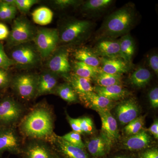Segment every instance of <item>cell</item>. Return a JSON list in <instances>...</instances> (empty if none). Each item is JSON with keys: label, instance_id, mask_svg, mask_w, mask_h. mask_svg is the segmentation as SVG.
Segmentation results:
<instances>
[{"label": "cell", "instance_id": "cell-1", "mask_svg": "<svg viewBox=\"0 0 158 158\" xmlns=\"http://www.w3.org/2000/svg\"><path fill=\"white\" fill-rule=\"evenodd\" d=\"M137 14L135 5L128 3L109 15L95 34L97 41L117 39L126 34L135 25Z\"/></svg>", "mask_w": 158, "mask_h": 158}, {"label": "cell", "instance_id": "cell-2", "mask_svg": "<svg viewBox=\"0 0 158 158\" xmlns=\"http://www.w3.org/2000/svg\"><path fill=\"white\" fill-rule=\"evenodd\" d=\"M94 27L91 21L73 18L66 20L58 29L59 43L64 46L81 44L90 38Z\"/></svg>", "mask_w": 158, "mask_h": 158}, {"label": "cell", "instance_id": "cell-3", "mask_svg": "<svg viewBox=\"0 0 158 158\" xmlns=\"http://www.w3.org/2000/svg\"><path fill=\"white\" fill-rule=\"evenodd\" d=\"M23 128L27 135L34 138L49 136L53 131V123L49 113L44 109L34 110L26 118Z\"/></svg>", "mask_w": 158, "mask_h": 158}, {"label": "cell", "instance_id": "cell-4", "mask_svg": "<svg viewBox=\"0 0 158 158\" xmlns=\"http://www.w3.org/2000/svg\"><path fill=\"white\" fill-rule=\"evenodd\" d=\"M34 26L26 18L20 17L13 22L12 29L7 39L10 48L33 41L36 33Z\"/></svg>", "mask_w": 158, "mask_h": 158}, {"label": "cell", "instance_id": "cell-5", "mask_svg": "<svg viewBox=\"0 0 158 158\" xmlns=\"http://www.w3.org/2000/svg\"><path fill=\"white\" fill-rule=\"evenodd\" d=\"M11 56L15 65L22 69L36 67L40 62L41 58L34 44L31 42L12 48Z\"/></svg>", "mask_w": 158, "mask_h": 158}, {"label": "cell", "instance_id": "cell-6", "mask_svg": "<svg viewBox=\"0 0 158 158\" xmlns=\"http://www.w3.org/2000/svg\"><path fill=\"white\" fill-rule=\"evenodd\" d=\"M33 41L41 58H48L56 49L59 44L58 29H40L36 31Z\"/></svg>", "mask_w": 158, "mask_h": 158}, {"label": "cell", "instance_id": "cell-7", "mask_svg": "<svg viewBox=\"0 0 158 158\" xmlns=\"http://www.w3.org/2000/svg\"><path fill=\"white\" fill-rule=\"evenodd\" d=\"M69 52L65 47L56 49L48 61L49 71L67 78L71 73L72 67L69 62Z\"/></svg>", "mask_w": 158, "mask_h": 158}, {"label": "cell", "instance_id": "cell-8", "mask_svg": "<svg viewBox=\"0 0 158 158\" xmlns=\"http://www.w3.org/2000/svg\"><path fill=\"white\" fill-rule=\"evenodd\" d=\"M37 80L38 77L33 74H23L15 77L13 86L21 97L30 99L36 93Z\"/></svg>", "mask_w": 158, "mask_h": 158}, {"label": "cell", "instance_id": "cell-9", "mask_svg": "<svg viewBox=\"0 0 158 158\" xmlns=\"http://www.w3.org/2000/svg\"><path fill=\"white\" fill-rule=\"evenodd\" d=\"M102 121L101 136L110 147L119 138L117 121L110 111H98Z\"/></svg>", "mask_w": 158, "mask_h": 158}, {"label": "cell", "instance_id": "cell-10", "mask_svg": "<svg viewBox=\"0 0 158 158\" xmlns=\"http://www.w3.org/2000/svg\"><path fill=\"white\" fill-rule=\"evenodd\" d=\"M93 52L101 58H121L119 40L117 39H104L97 41Z\"/></svg>", "mask_w": 158, "mask_h": 158}, {"label": "cell", "instance_id": "cell-11", "mask_svg": "<svg viewBox=\"0 0 158 158\" xmlns=\"http://www.w3.org/2000/svg\"><path fill=\"white\" fill-rule=\"evenodd\" d=\"M116 113L120 124L126 125L138 117L140 108L135 100L129 99L118 105Z\"/></svg>", "mask_w": 158, "mask_h": 158}, {"label": "cell", "instance_id": "cell-12", "mask_svg": "<svg viewBox=\"0 0 158 158\" xmlns=\"http://www.w3.org/2000/svg\"><path fill=\"white\" fill-rule=\"evenodd\" d=\"M78 97L86 107L95 110L97 112L110 111L114 106V101L101 96L94 91Z\"/></svg>", "mask_w": 158, "mask_h": 158}, {"label": "cell", "instance_id": "cell-13", "mask_svg": "<svg viewBox=\"0 0 158 158\" xmlns=\"http://www.w3.org/2000/svg\"><path fill=\"white\" fill-rule=\"evenodd\" d=\"M101 69L106 73L122 75L126 73L131 69V64L121 58L109 59L100 57Z\"/></svg>", "mask_w": 158, "mask_h": 158}, {"label": "cell", "instance_id": "cell-14", "mask_svg": "<svg viewBox=\"0 0 158 158\" xmlns=\"http://www.w3.org/2000/svg\"><path fill=\"white\" fill-rule=\"evenodd\" d=\"M152 138L145 130H141L135 135L130 136L123 142V147L131 151L141 150L149 147Z\"/></svg>", "mask_w": 158, "mask_h": 158}, {"label": "cell", "instance_id": "cell-15", "mask_svg": "<svg viewBox=\"0 0 158 158\" xmlns=\"http://www.w3.org/2000/svg\"><path fill=\"white\" fill-rule=\"evenodd\" d=\"M112 0H88L83 2L81 10L89 17L98 16L106 11L113 5Z\"/></svg>", "mask_w": 158, "mask_h": 158}, {"label": "cell", "instance_id": "cell-16", "mask_svg": "<svg viewBox=\"0 0 158 158\" xmlns=\"http://www.w3.org/2000/svg\"><path fill=\"white\" fill-rule=\"evenodd\" d=\"M21 110L15 102L10 99H6L0 103V121L11 122L19 117Z\"/></svg>", "mask_w": 158, "mask_h": 158}, {"label": "cell", "instance_id": "cell-17", "mask_svg": "<svg viewBox=\"0 0 158 158\" xmlns=\"http://www.w3.org/2000/svg\"><path fill=\"white\" fill-rule=\"evenodd\" d=\"M58 76L48 70L38 77L36 91L37 95L50 93L56 89L58 82Z\"/></svg>", "mask_w": 158, "mask_h": 158}, {"label": "cell", "instance_id": "cell-18", "mask_svg": "<svg viewBox=\"0 0 158 158\" xmlns=\"http://www.w3.org/2000/svg\"><path fill=\"white\" fill-rule=\"evenodd\" d=\"M94 91L114 102L123 99L129 94V91L121 85H114L106 87L97 86L94 87Z\"/></svg>", "mask_w": 158, "mask_h": 158}, {"label": "cell", "instance_id": "cell-19", "mask_svg": "<svg viewBox=\"0 0 158 158\" xmlns=\"http://www.w3.org/2000/svg\"><path fill=\"white\" fill-rule=\"evenodd\" d=\"M73 56L77 61L94 68H100V57L97 56L92 48L83 47L78 49L74 52Z\"/></svg>", "mask_w": 158, "mask_h": 158}, {"label": "cell", "instance_id": "cell-20", "mask_svg": "<svg viewBox=\"0 0 158 158\" xmlns=\"http://www.w3.org/2000/svg\"><path fill=\"white\" fill-rule=\"evenodd\" d=\"M151 78V73L149 69L143 66H139L131 74L129 80L134 87L141 88L148 85Z\"/></svg>", "mask_w": 158, "mask_h": 158}, {"label": "cell", "instance_id": "cell-21", "mask_svg": "<svg viewBox=\"0 0 158 158\" xmlns=\"http://www.w3.org/2000/svg\"><path fill=\"white\" fill-rule=\"evenodd\" d=\"M67 79L78 96L94 91L91 81L88 79L78 76L73 73H70Z\"/></svg>", "mask_w": 158, "mask_h": 158}, {"label": "cell", "instance_id": "cell-22", "mask_svg": "<svg viewBox=\"0 0 158 158\" xmlns=\"http://www.w3.org/2000/svg\"><path fill=\"white\" fill-rule=\"evenodd\" d=\"M121 59L129 64H132V59L135 52V43L131 34H128L118 39Z\"/></svg>", "mask_w": 158, "mask_h": 158}, {"label": "cell", "instance_id": "cell-23", "mask_svg": "<svg viewBox=\"0 0 158 158\" xmlns=\"http://www.w3.org/2000/svg\"><path fill=\"white\" fill-rule=\"evenodd\" d=\"M87 147L90 154L96 157L104 156L110 148L107 142L101 136L95 137L88 141Z\"/></svg>", "mask_w": 158, "mask_h": 158}, {"label": "cell", "instance_id": "cell-24", "mask_svg": "<svg viewBox=\"0 0 158 158\" xmlns=\"http://www.w3.org/2000/svg\"><path fill=\"white\" fill-rule=\"evenodd\" d=\"M58 144L61 152L68 158H89L85 150L70 144L61 137L58 139Z\"/></svg>", "mask_w": 158, "mask_h": 158}, {"label": "cell", "instance_id": "cell-25", "mask_svg": "<svg viewBox=\"0 0 158 158\" xmlns=\"http://www.w3.org/2000/svg\"><path fill=\"white\" fill-rule=\"evenodd\" d=\"M72 68L73 70V73L78 76L88 79L90 81H94L100 69V68H94L77 61L74 62Z\"/></svg>", "mask_w": 158, "mask_h": 158}, {"label": "cell", "instance_id": "cell-26", "mask_svg": "<svg viewBox=\"0 0 158 158\" xmlns=\"http://www.w3.org/2000/svg\"><path fill=\"white\" fill-rule=\"evenodd\" d=\"M53 12L46 7H41L35 9L32 14V19L35 23L41 26L47 25L52 22Z\"/></svg>", "mask_w": 158, "mask_h": 158}, {"label": "cell", "instance_id": "cell-27", "mask_svg": "<svg viewBox=\"0 0 158 158\" xmlns=\"http://www.w3.org/2000/svg\"><path fill=\"white\" fill-rule=\"evenodd\" d=\"M121 76L106 73L100 69L94 81L98 86L99 87H106L114 85H121L122 82Z\"/></svg>", "mask_w": 158, "mask_h": 158}, {"label": "cell", "instance_id": "cell-28", "mask_svg": "<svg viewBox=\"0 0 158 158\" xmlns=\"http://www.w3.org/2000/svg\"><path fill=\"white\" fill-rule=\"evenodd\" d=\"M55 89L57 94L65 101L74 102L77 101V95L69 83L60 84Z\"/></svg>", "mask_w": 158, "mask_h": 158}, {"label": "cell", "instance_id": "cell-29", "mask_svg": "<svg viewBox=\"0 0 158 158\" xmlns=\"http://www.w3.org/2000/svg\"><path fill=\"white\" fill-rule=\"evenodd\" d=\"M18 146L17 138L11 131L0 132V151L11 150Z\"/></svg>", "mask_w": 158, "mask_h": 158}, {"label": "cell", "instance_id": "cell-30", "mask_svg": "<svg viewBox=\"0 0 158 158\" xmlns=\"http://www.w3.org/2000/svg\"><path fill=\"white\" fill-rule=\"evenodd\" d=\"M144 125V116H138L128 124L124 128L125 133L128 135H135L142 130Z\"/></svg>", "mask_w": 158, "mask_h": 158}, {"label": "cell", "instance_id": "cell-31", "mask_svg": "<svg viewBox=\"0 0 158 158\" xmlns=\"http://www.w3.org/2000/svg\"><path fill=\"white\" fill-rule=\"evenodd\" d=\"M17 9L15 6L0 1V19L8 21L14 19L17 13Z\"/></svg>", "mask_w": 158, "mask_h": 158}, {"label": "cell", "instance_id": "cell-32", "mask_svg": "<svg viewBox=\"0 0 158 158\" xmlns=\"http://www.w3.org/2000/svg\"><path fill=\"white\" fill-rule=\"evenodd\" d=\"M61 138L70 144L82 149H84L85 148V145L83 143L81 138V134L79 133L73 131L65 134Z\"/></svg>", "mask_w": 158, "mask_h": 158}, {"label": "cell", "instance_id": "cell-33", "mask_svg": "<svg viewBox=\"0 0 158 158\" xmlns=\"http://www.w3.org/2000/svg\"><path fill=\"white\" fill-rule=\"evenodd\" d=\"M28 155L29 158H50L46 149L39 145L31 148L29 150Z\"/></svg>", "mask_w": 158, "mask_h": 158}, {"label": "cell", "instance_id": "cell-34", "mask_svg": "<svg viewBox=\"0 0 158 158\" xmlns=\"http://www.w3.org/2000/svg\"><path fill=\"white\" fill-rule=\"evenodd\" d=\"M84 1L78 0H55L54 1V5L58 9H64L70 8L77 7L81 5Z\"/></svg>", "mask_w": 158, "mask_h": 158}, {"label": "cell", "instance_id": "cell-35", "mask_svg": "<svg viewBox=\"0 0 158 158\" xmlns=\"http://www.w3.org/2000/svg\"><path fill=\"white\" fill-rule=\"evenodd\" d=\"M14 65V62L6 55L3 44L0 43V69L7 70Z\"/></svg>", "mask_w": 158, "mask_h": 158}, {"label": "cell", "instance_id": "cell-36", "mask_svg": "<svg viewBox=\"0 0 158 158\" xmlns=\"http://www.w3.org/2000/svg\"><path fill=\"white\" fill-rule=\"evenodd\" d=\"M38 2L37 0H15V6L21 12H28L31 7Z\"/></svg>", "mask_w": 158, "mask_h": 158}, {"label": "cell", "instance_id": "cell-37", "mask_svg": "<svg viewBox=\"0 0 158 158\" xmlns=\"http://www.w3.org/2000/svg\"><path fill=\"white\" fill-rule=\"evenodd\" d=\"M81 127L82 132L91 134L94 132V128L93 122L89 117H85L80 118Z\"/></svg>", "mask_w": 158, "mask_h": 158}, {"label": "cell", "instance_id": "cell-38", "mask_svg": "<svg viewBox=\"0 0 158 158\" xmlns=\"http://www.w3.org/2000/svg\"><path fill=\"white\" fill-rule=\"evenodd\" d=\"M148 65L155 73L156 75L158 74V55L157 53L153 52L148 56L147 59Z\"/></svg>", "mask_w": 158, "mask_h": 158}, {"label": "cell", "instance_id": "cell-39", "mask_svg": "<svg viewBox=\"0 0 158 158\" xmlns=\"http://www.w3.org/2000/svg\"><path fill=\"white\" fill-rule=\"evenodd\" d=\"M148 98L152 107L154 109L158 107V88L155 87L150 90L148 94Z\"/></svg>", "mask_w": 158, "mask_h": 158}, {"label": "cell", "instance_id": "cell-40", "mask_svg": "<svg viewBox=\"0 0 158 158\" xmlns=\"http://www.w3.org/2000/svg\"><path fill=\"white\" fill-rule=\"evenodd\" d=\"M69 123L70 124L71 127L73 130V131L76 132L80 134H81L82 132L81 127V119L80 118H73L67 116Z\"/></svg>", "mask_w": 158, "mask_h": 158}, {"label": "cell", "instance_id": "cell-41", "mask_svg": "<svg viewBox=\"0 0 158 158\" xmlns=\"http://www.w3.org/2000/svg\"><path fill=\"white\" fill-rule=\"evenodd\" d=\"M139 158H158L157 148H153L145 150L140 154Z\"/></svg>", "mask_w": 158, "mask_h": 158}, {"label": "cell", "instance_id": "cell-42", "mask_svg": "<svg viewBox=\"0 0 158 158\" xmlns=\"http://www.w3.org/2000/svg\"><path fill=\"white\" fill-rule=\"evenodd\" d=\"M9 76L7 70L0 69V89L5 88L9 82Z\"/></svg>", "mask_w": 158, "mask_h": 158}, {"label": "cell", "instance_id": "cell-43", "mask_svg": "<svg viewBox=\"0 0 158 158\" xmlns=\"http://www.w3.org/2000/svg\"><path fill=\"white\" fill-rule=\"evenodd\" d=\"M9 32L8 27L5 24L0 23V40L8 38Z\"/></svg>", "mask_w": 158, "mask_h": 158}, {"label": "cell", "instance_id": "cell-44", "mask_svg": "<svg viewBox=\"0 0 158 158\" xmlns=\"http://www.w3.org/2000/svg\"><path fill=\"white\" fill-rule=\"evenodd\" d=\"M148 131L156 139H158V121L156 119L150 127L148 129Z\"/></svg>", "mask_w": 158, "mask_h": 158}, {"label": "cell", "instance_id": "cell-45", "mask_svg": "<svg viewBox=\"0 0 158 158\" xmlns=\"http://www.w3.org/2000/svg\"><path fill=\"white\" fill-rule=\"evenodd\" d=\"M2 1L6 3V4H8V5L15 6V0H3Z\"/></svg>", "mask_w": 158, "mask_h": 158}, {"label": "cell", "instance_id": "cell-46", "mask_svg": "<svg viewBox=\"0 0 158 158\" xmlns=\"http://www.w3.org/2000/svg\"><path fill=\"white\" fill-rule=\"evenodd\" d=\"M113 158H130L128 157L125 156H118L115 157Z\"/></svg>", "mask_w": 158, "mask_h": 158}]
</instances>
